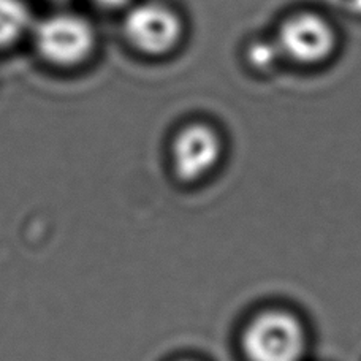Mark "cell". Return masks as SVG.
<instances>
[{"label": "cell", "instance_id": "8", "mask_svg": "<svg viewBox=\"0 0 361 361\" xmlns=\"http://www.w3.org/2000/svg\"><path fill=\"white\" fill-rule=\"evenodd\" d=\"M95 2L102 6H106V8H119V6L126 5L128 0H95Z\"/></svg>", "mask_w": 361, "mask_h": 361}, {"label": "cell", "instance_id": "1", "mask_svg": "<svg viewBox=\"0 0 361 361\" xmlns=\"http://www.w3.org/2000/svg\"><path fill=\"white\" fill-rule=\"evenodd\" d=\"M243 347L249 361H301L306 350V333L295 315L269 311L250 322Z\"/></svg>", "mask_w": 361, "mask_h": 361}, {"label": "cell", "instance_id": "4", "mask_svg": "<svg viewBox=\"0 0 361 361\" xmlns=\"http://www.w3.org/2000/svg\"><path fill=\"white\" fill-rule=\"evenodd\" d=\"M124 34L132 47L149 56H162L178 47L183 23L176 11L160 4H143L128 11Z\"/></svg>", "mask_w": 361, "mask_h": 361}, {"label": "cell", "instance_id": "2", "mask_svg": "<svg viewBox=\"0 0 361 361\" xmlns=\"http://www.w3.org/2000/svg\"><path fill=\"white\" fill-rule=\"evenodd\" d=\"M279 53L302 66L326 61L336 48L333 25L311 11L296 13L282 23L277 35Z\"/></svg>", "mask_w": 361, "mask_h": 361}, {"label": "cell", "instance_id": "3", "mask_svg": "<svg viewBox=\"0 0 361 361\" xmlns=\"http://www.w3.org/2000/svg\"><path fill=\"white\" fill-rule=\"evenodd\" d=\"M95 44L92 25L75 15L44 19L37 29V48L56 66H76L87 59Z\"/></svg>", "mask_w": 361, "mask_h": 361}, {"label": "cell", "instance_id": "7", "mask_svg": "<svg viewBox=\"0 0 361 361\" xmlns=\"http://www.w3.org/2000/svg\"><path fill=\"white\" fill-rule=\"evenodd\" d=\"M279 54L277 44H269L267 42H255L249 48V61L257 68H269Z\"/></svg>", "mask_w": 361, "mask_h": 361}, {"label": "cell", "instance_id": "5", "mask_svg": "<svg viewBox=\"0 0 361 361\" xmlns=\"http://www.w3.org/2000/svg\"><path fill=\"white\" fill-rule=\"evenodd\" d=\"M221 138L211 127L193 124L178 135L173 145V164L178 176L197 180L208 175L221 159Z\"/></svg>", "mask_w": 361, "mask_h": 361}, {"label": "cell", "instance_id": "6", "mask_svg": "<svg viewBox=\"0 0 361 361\" xmlns=\"http://www.w3.org/2000/svg\"><path fill=\"white\" fill-rule=\"evenodd\" d=\"M30 25V11L23 0H0V49L15 43Z\"/></svg>", "mask_w": 361, "mask_h": 361}]
</instances>
